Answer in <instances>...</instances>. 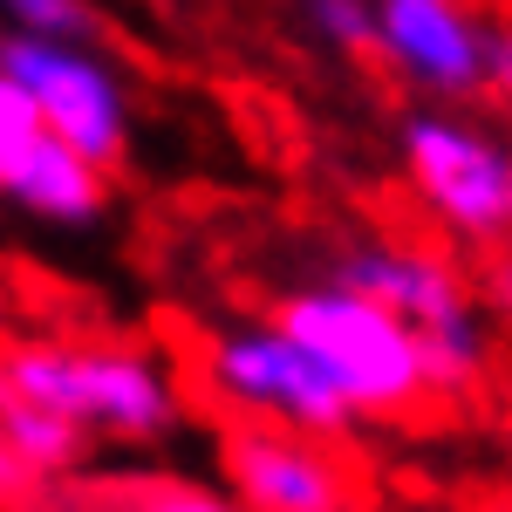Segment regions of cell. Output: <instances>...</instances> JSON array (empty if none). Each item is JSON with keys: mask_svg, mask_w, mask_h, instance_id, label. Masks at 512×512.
<instances>
[{"mask_svg": "<svg viewBox=\"0 0 512 512\" xmlns=\"http://www.w3.org/2000/svg\"><path fill=\"white\" fill-rule=\"evenodd\" d=\"M0 383L69 417L96 451H158L192 410V376L171 355L110 335H7Z\"/></svg>", "mask_w": 512, "mask_h": 512, "instance_id": "obj_1", "label": "cell"}, {"mask_svg": "<svg viewBox=\"0 0 512 512\" xmlns=\"http://www.w3.org/2000/svg\"><path fill=\"white\" fill-rule=\"evenodd\" d=\"M396 178L424 233L492 260L512 253V117L485 103H410L396 123Z\"/></svg>", "mask_w": 512, "mask_h": 512, "instance_id": "obj_2", "label": "cell"}, {"mask_svg": "<svg viewBox=\"0 0 512 512\" xmlns=\"http://www.w3.org/2000/svg\"><path fill=\"white\" fill-rule=\"evenodd\" d=\"M321 274L362 287L369 301H383L390 315H403L417 328L444 403H458V396H472L485 383L499 328L485 315L478 274H465V253L458 246L410 239V233H362V239H342L321 260Z\"/></svg>", "mask_w": 512, "mask_h": 512, "instance_id": "obj_3", "label": "cell"}, {"mask_svg": "<svg viewBox=\"0 0 512 512\" xmlns=\"http://www.w3.org/2000/svg\"><path fill=\"white\" fill-rule=\"evenodd\" d=\"M267 308H274L280 328H294L308 342V355L328 369V383L349 396L355 424H403V417L444 403L417 328L403 315H390L383 301H369L362 287H349V280L315 267L308 280L280 287Z\"/></svg>", "mask_w": 512, "mask_h": 512, "instance_id": "obj_4", "label": "cell"}, {"mask_svg": "<svg viewBox=\"0 0 512 512\" xmlns=\"http://www.w3.org/2000/svg\"><path fill=\"white\" fill-rule=\"evenodd\" d=\"M185 376L226 424H280V431H315V437L362 431L349 396L328 383V369L308 355V342L274 321V308L198 328Z\"/></svg>", "mask_w": 512, "mask_h": 512, "instance_id": "obj_5", "label": "cell"}, {"mask_svg": "<svg viewBox=\"0 0 512 512\" xmlns=\"http://www.w3.org/2000/svg\"><path fill=\"white\" fill-rule=\"evenodd\" d=\"M0 69L28 89L48 130L69 137L82 158H96L103 171H117L130 151V89H123L117 62L96 48V35H21L0 28Z\"/></svg>", "mask_w": 512, "mask_h": 512, "instance_id": "obj_6", "label": "cell"}, {"mask_svg": "<svg viewBox=\"0 0 512 512\" xmlns=\"http://www.w3.org/2000/svg\"><path fill=\"white\" fill-rule=\"evenodd\" d=\"M499 28L492 0H376V69L410 103H485Z\"/></svg>", "mask_w": 512, "mask_h": 512, "instance_id": "obj_7", "label": "cell"}, {"mask_svg": "<svg viewBox=\"0 0 512 512\" xmlns=\"http://www.w3.org/2000/svg\"><path fill=\"white\" fill-rule=\"evenodd\" d=\"M0 205L48 233H89L110 212V171L82 158L69 137H55L7 69H0Z\"/></svg>", "mask_w": 512, "mask_h": 512, "instance_id": "obj_8", "label": "cell"}, {"mask_svg": "<svg viewBox=\"0 0 512 512\" xmlns=\"http://www.w3.org/2000/svg\"><path fill=\"white\" fill-rule=\"evenodd\" d=\"M219 485L253 512H362V478L342 437L280 431V424H226Z\"/></svg>", "mask_w": 512, "mask_h": 512, "instance_id": "obj_9", "label": "cell"}, {"mask_svg": "<svg viewBox=\"0 0 512 512\" xmlns=\"http://www.w3.org/2000/svg\"><path fill=\"white\" fill-rule=\"evenodd\" d=\"M0 437L35 465V472H48L55 485H82V472L96 465V444L69 424V417H55V410H41L35 396L7 390L0 383Z\"/></svg>", "mask_w": 512, "mask_h": 512, "instance_id": "obj_10", "label": "cell"}, {"mask_svg": "<svg viewBox=\"0 0 512 512\" xmlns=\"http://www.w3.org/2000/svg\"><path fill=\"white\" fill-rule=\"evenodd\" d=\"M69 512H253V506L233 499L219 478L144 472V478H110V485H76Z\"/></svg>", "mask_w": 512, "mask_h": 512, "instance_id": "obj_11", "label": "cell"}, {"mask_svg": "<svg viewBox=\"0 0 512 512\" xmlns=\"http://www.w3.org/2000/svg\"><path fill=\"white\" fill-rule=\"evenodd\" d=\"M294 21L321 55L376 69V0H294Z\"/></svg>", "mask_w": 512, "mask_h": 512, "instance_id": "obj_12", "label": "cell"}, {"mask_svg": "<svg viewBox=\"0 0 512 512\" xmlns=\"http://www.w3.org/2000/svg\"><path fill=\"white\" fill-rule=\"evenodd\" d=\"M69 492L76 485H55L0 437V512H69Z\"/></svg>", "mask_w": 512, "mask_h": 512, "instance_id": "obj_13", "label": "cell"}, {"mask_svg": "<svg viewBox=\"0 0 512 512\" xmlns=\"http://www.w3.org/2000/svg\"><path fill=\"white\" fill-rule=\"evenodd\" d=\"M0 28L21 35H96L89 0H0Z\"/></svg>", "mask_w": 512, "mask_h": 512, "instance_id": "obj_14", "label": "cell"}, {"mask_svg": "<svg viewBox=\"0 0 512 512\" xmlns=\"http://www.w3.org/2000/svg\"><path fill=\"white\" fill-rule=\"evenodd\" d=\"M478 294H485V315L499 335H512V253H492L478 260Z\"/></svg>", "mask_w": 512, "mask_h": 512, "instance_id": "obj_15", "label": "cell"}, {"mask_svg": "<svg viewBox=\"0 0 512 512\" xmlns=\"http://www.w3.org/2000/svg\"><path fill=\"white\" fill-rule=\"evenodd\" d=\"M0 287H7V267H0Z\"/></svg>", "mask_w": 512, "mask_h": 512, "instance_id": "obj_16", "label": "cell"}, {"mask_svg": "<svg viewBox=\"0 0 512 512\" xmlns=\"http://www.w3.org/2000/svg\"><path fill=\"white\" fill-rule=\"evenodd\" d=\"M506 512H512V506H506Z\"/></svg>", "mask_w": 512, "mask_h": 512, "instance_id": "obj_17", "label": "cell"}]
</instances>
